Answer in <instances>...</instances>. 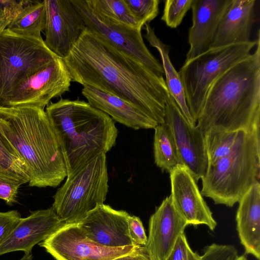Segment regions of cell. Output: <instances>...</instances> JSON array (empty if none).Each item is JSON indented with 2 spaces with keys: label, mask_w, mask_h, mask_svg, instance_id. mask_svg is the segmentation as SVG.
I'll return each instance as SVG.
<instances>
[{
  "label": "cell",
  "mask_w": 260,
  "mask_h": 260,
  "mask_svg": "<svg viewBox=\"0 0 260 260\" xmlns=\"http://www.w3.org/2000/svg\"><path fill=\"white\" fill-rule=\"evenodd\" d=\"M63 59L72 81L120 98L165 123L170 93L162 75L86 28Z\"/></svg>",
  "instance_id": "1"
},
{
  "label": "cell",
  "mask_w": 260,
  "mask_h": 260,
  "mask_svg": "<svg viewBox=\"0 0 260 260\" xmlns=\"http://www.w3.org/2000/svg\"><path fill=\"white\" fill-rule=\"evenodd\" d=\"M196 125L210 129L249 130L260 126V38L253 53L212 84Z\"/></svg>",
  "instance_id": "2"
},
{
  "label": "cell",
  "mask_w": 260,
  "mask_h": 260,
  "mask_svg": "<svg viewBox=\"0 0 260 260\" xmlns=\"http://www.w3.org/2000/svg\"><path fill=\"white\" fill-rule=\"evenodd\" d=\"M0 135L25 165L29 186L56 187L67 176L60 148L44 109L0 107Z\"/></svg>",
  "instance_id": "3"
},
{
  "label": "cell",
  "mask_w": 260,
  "mask_h": 260,
  "mask_svg": "<svg viewBox=\"0 0 260 260\" xmlns=\"http://www.w3.org/2000/svg\"><path fill=\"white\" fill-rule=\"evenodd\" d=\"M57 138L67 176L116 144L118 129L110 116L79 100L60 99L45 111Z\"/></svg>",
  "instance_id": "4"
},
{
  "label": "cell",
  "mask_w": 260,
  "mask_h": 260,
  "mask_svg": "<svg viewBox=\"0 0 260 260\" xmlns=\"http://www.w3.org/2000/svg\"><path fill=\"white\" fill-rule=\"evenodd\" d=\"M259 128L239 130L231 152L208 165L201 178L202 196L211 199L215 204L232 207L259 182Z\"/></svg>",
  "instance_id": "5"
},
{
  "label": "cell",
  "mask_w": 260,
  "mask_h": 260,
  "mask_svg": "<svg viewBox=\"0 0 260 260\" xmlns=\"http://www.w3.org/2000/svg\"><path fill=\"white\" fill-rule=\"evenodd\" d=\"M106 153L82 166L67 179L53 196L52 208L64 224L78 223L104 204L108 192Z\"/></svg>",
  "instance_id": "6"
},
{
  "label": "cell",
  "mask_w": 260,
  "mask_h": 260,
  "mask_svg": "<svg viewBox=\"0 0 260 260\" xmlns=\"http://www.w3.org/2000/svg\"><path fill=\"white\" fill-rule=\"evenodd\" d=\"M260 38L247 43L210 48L185 61L178 72L186 104L197 123L207 93L213 82L237 62L248 56Z\"/></svg>",
  "instance_id": "7"
},
{
  "label": "cell",
  "mask_w": 260,
  "mask_h": 260,
  "mask_svg": "<svg viewBox=\"0 0 260 260\" xmlns=\"http://www.w3.org/2000/svg\"><path fill=\"white\" fill-rule=\"evenodd\" d=\"M56 57L43 39L18 35L7 28L1 32L0 102L20 82Z\"/></svg>",
  "instance_id": "8"
},
{
  "label": "cell",
  "mask_w": 260,
  "mask_h": 260,
  "mask_svg": "<svg viewBox=\"0 0 260 260\" xmlns=\"http://www.w3.org/2000/svg\"><path fill=\"white\" fill-rule=\"evenodd\" d=\"M70 1L88 30L156 73L164 74L162 64L145 45L141 29L129 27L101 15L92 9L86 0Z\"/></svg>",
  "instance_id": "9"
},
{
  "label": "cell",
  "mask_w": 260,
  "mask_h": 260,
  "mask_svg": "<svg viewBox=\"0 0 260 260\" xmlns=\"http://www.w3.org/2000/svg\"><path fill=\"white\" fill-rule=\"evenodd\" d=\"M71 81L63 59L57 56L17 84L0 102V107L44 109L52 99L69 91Z\"/></svg>",
  "instance_id": "10"
},
{
  "label": "cell",
  "mask_w": 260,
  "mask_h": 260,
  "mask_svg": "<svg viewBox=\"0 0 260 260\" xmlns=\"http://www.w3.org/2000/svg\"><path fill=\"white\" fill-rule=\"evenodd\" d=\"M56 260H111L136 246L110 248L89 240L77 223L64 224L39 243Z\"/></svg>",
  "instance_id": "11"
},
{
  "label": "cell",
  "mask_w": 260,
  "mask_h": 260,
  "mask_svg": "<svg viewBox=\"0 0 260 260\" xmlns=\"http://www.w3.org/2000/svg\"><path fill=\"white\" fill-rule=\"evenodd\" d=\"M164 120L171 129L181 165L188 169L197 183L208 166L204 133L197 125H191L186 121L170 94L165 104Z\"/></svg>",
  "instance_id": "12"
},
{
  "label": "cell",
  "mask_w": 260,
  "mask_h": 260,
  "mask_svg": "<svg viewBox=\"0 0 260 260\" xmlns=\"http://www.w3.org/2000/svg\"><path fill=\"white\" fill-rule=\"evenodd\" d=\"M47 47L63 59L86 27L70 0H44Z\"/></svg>",
  "instance_id": "13"
},
{
  "label": "cell",
  "mask_w": 260,
  "mask_h": 260,
  "mask_svg": "<svg viewBox=\"0 0 260 260\" xmlns=\"http://www.w3.org/2000/svg\"><path fill=\"white\" fill-rule=\"evenodd\" d=\"M170 178L173 204L187 225H205L214 231L217 222L188 169L178 165Z\"/></svg>",
  "instance_id": "14"
},
{
  "label": "cell",
  "mask_w": 260,
  "mask_h": 260,
  "mask_svg": "<svg viewBox=\"0 0 260 260\" xmlns=\"http://www.w3.org/2000/svg\"><path fill=\"white\" fill-rule=\"evenodd\" d=\"M125 211L117 210L104 204L89 212L78 225L90 240L110 248L134 245L129 235Z\"/></svg>",
  "instance_id": "15"
},
{
  "label": "cell",
  "mask_w": 260,
  "mask_h": 260,
  "mask_svg": "<svg viewBox=\"0 0 260 260\" xmlns=\"http://www.w3.org/2000/svg\"><path fill=\"white\" fill-rule=\"evenodd\" d=\"M187 224L175 208L171 196L157 207L149 221L145 246L151 260H166Z\"/></svg>",
  "instance_id": "16"
},
{
  "label": "cell",
  "mask_w": 260,
  "mask_h": 260,
  "mask_svg": "<svg viewBox=\"0 0 260 260\" xmlns=\"http://www.w3.org/2000/svg\"><path fill=\"white\" fill-rule=\"evenodd\" d=\"M232 0H192V25L188 34L189 48L185 61L209 50L219 23Z\"/></svg>",
  "instance_id": "17"
},
{
  "label": "cell",
  "mask_w": 260,
  "mask_h": 260,
  "mask_svg": "<svg viewBox=\"0 0 260 260\" xmlns=\"http://www.w3.org/2000/svg\"><path fill=\"white\" fill-rule=\"evenodd\" d=\"M64 224L52 207L31 212L21 220L8 238L0 245V255L15 251L31 252L39 244Z\"/></svg>",
  "instance_id": "18"
},
{
  "label": "cell",
  "mask_w": 260,
  "mask_h": 260,
  "mask_svg": "<svg viewBox=\"0 0 260 260\" xmlns=\"http://www.w3.org/2000/svg\"><path fill=\"white\" fill-rule=\"evenodd\" d=\"M82 94L91 106L128 127L154 128L158 124L138 107L116 96L89 86H83Z\"/></svg>",
  "instance_id": "19"
},
{
  "label": "cell",
  "mask_w": 260,
  "mask_h": 260,
  "mask_svg": "<svg viewBox=\"0 0 260 260\" xmlns=\"http://www.w3.org/2000/svg\"><path fill=\"white\" fill-rule=\"evenodd\" d=\"M255 0H232L224 14L210 48L247 43L255 21Z\"/></svg>",
  "instance_id": "20"
},
{
  "label": "cell",
  "mask_w": 260,
  "mask_h": 260,
  "mask_svg": "<svg viewBox=\"0 0 260 260\" xmlns=\"http://www.w3.org/2000/svg\"><path fill=\"white\" fill-rule=\"evenodd\" d=\"M237 231L246 254L260 259V183H254L239 201Z\"/></svg>",
  "instance_id": "21"
},
{
  "label": "cell",
  "mask_w": 260,
  "mask_h": 260,
  "mask_svg": "<svg viewBox=\"0 0 260 260\" xmlns=\"http://www.w3.org/2000/svg\"><path fill=\"white\" fill-rule=\"evenodd\" d=\"M144 27L146 31L144 38L150 46L157 49L160 56L164 74L166 75L165 81L170 94L175 100L186 121L191 125H196V122L192 118L187 107L179 73L174 67L169 57L170 46L161 41L149 23H145Z\"/></svg>",
  "instance_id": "22"
},
{
  "label": "cell",
  "mask_w": 260,
  "mask_h": 260,
  "mask_svg": "<svg viewBox=\"0 0 260 260\" xmlns=\"http://www.w3.org/2000/svg\"><path fill=\"white\" fill-rule=\"evenodd\" d=\"M45 22L44 1H31L6 28L18 35L43 40L41 33L44 30Z\"/></svg>",
  "instance_id": "23"
},
{
  "label": "cell",
  "mask_w": 260,
  "mask_h": 260,
  "mask_svg": "<svg viewBox=\"0 0 260 260\" xmlns=\"http://www.w3.org/2000/svg\"><path fill=\"white\" fill-rule=\"evenodd\" d=\"M153 152L154 162L162 171L170 173L181 165L176 143L169 126L158 124L154 128Z\"/></svg>",
  "instance_id": "24"
},
{
  "label": "cell",
  "mask_w": 260,
  "mask_h": 260,
  "mask_svg": "<svg viewBox=\"0 0 260 260\" xmlns=\"http://www.w3.org/2000/svg\"><path fill=\"white\" fill-rule=\"evenodd\" d=\"M96 12L121 24L142 29L143 26L134 16L124 0H86Z\"/></svg>",
  "instance_id": "25"
},
{
  "label": "cell",
  "mask_w": 260,
  "mask_h": 260,
  "mask_svg": "<svg viewBox=\"0 0 260 260\" xmlns=\"http://www.w3.org/2000/svg\"><path fill=\"white\" fill-rule=\"evenodd\" d=\"M239 131L210 129L204 134L208 165L215 162L231 152L236 143Z\"/></svg>",
  "instance_id": "26"
},
{
  "label": "cell",
  "mask_w": 260,
  "mask_h": 260,
  "mask_svg": "<svg viewBox=\"0 0 260 260\" xmlns=\"http://www.w3.org/2000/svg\"><path fill=\"white\" fill-rule=\"evenodd\" d=\"M0 177L28 183L26 168L15 151L0 135Z\"/></svg>",
  "instance_id": "27"
},
{
  "label": "cell",
  "mask_w": 260,
  "mask_h": 260,
  "mask_svg": "<svg viewBox=\"0 0 260 260\" xmlns=\"http://www.w3.org/2000/svg\"><path fill=\"white\" fill-rule=\"evenodd\" d=\"M192 2V0L165 1L161 20L171 28L177 27L191 8Z\"/></svg>",
  "instance_id": "28"
},
{
  "label": "cell",
  "mask_w": 260,
  "mask_h": 260,
  "mask_svg": "<svg viewBox=\"0 0 260 260\" xmlns=\"http://www.w3.org/2000/svg\"><path fill=\"white\" fill-rule=\"evenodd\" d=\"M129 10L143 27L159 13V0H124Z\"/></svg>",
  "instance_id": "29"
},
{
  "label": "cell",
  "mask_w": 260,
  "mask_h": 260,
  "mask_svg": "<svg viewBox=\"0 0 260 260\" xmlns=\"http://www.w3.org/2000/svg\"><path fill=\"white\" fill-rule=\"evenodd\" d=\"M238 256L236 248L232 245L212 244L206 247L202 260H235Z\"/></svg>",
  "instance_id": "30"
},
{
  "label": "cell",
  "mask_w": 260,
  "mask_h": 260,
  "mask_svg": "<svg viewBox=\"0 0 260 260\" xmlns=\"http://www.w3.org/2000/svg\"><path fill=\"white\" fill-rule=\"evenodd\" d=\"M166 260H202V255L194 252L189 246L184 233L177 239Z\"/></svg>",
  "instance_id": "31"
},
{
  "label": "cell",
  "mask_w": 260,
  "mask_h": 260,
  "mask_svg": "<svg viewBox=\"0 0 260 260\" xmlns=\"http://www.w3.org/2000/svg\"><path fill=\"white\" fill-rule=\"evenodd\" d=\"M17 210L0 212V245L8 238L21 219Z\"/></svg>",
  "instance_id": "32"
},
{
  "label": "cell",
  "mask_w": 260,
  "mask_h": 260,
  "mask_svg": "<svg viewBox=\"0 0 260 260\" xmlns=\"http://www.w3.org/2000/svg\"><path fill=\"white\" fill-rule=\"evenodd\" d=\"M128 228L129 237L134 245L145 247L147 237L140 218L130 215L128 218Z\"/></svg>",
  "instance_id": "33"
},
{
  "label": "cell",
  "mask_w": 260,
  "mask_h": 260,
  "mask_svg": "<svg viewBox=\"0 0 260 260\" xmlns=\"http://www.w3.org/2000/svg\"><path fill=\"white\" fill-rule=\"evenodd\" d=\"M22 184L18 181L0 177V199L9 205L17 201L18 190Z\"/></svg>",
  "instance_id": "34"
},
{
  "label": "cell",
  "mask_w": 260,
  "mask_h": 260,
  "mask_svg": "<svg viewBox=\"0 0 260 260\" xmlns=\"http://www.w3.org/2000/svg\"><path fill=\"white\" fill-rule=\"evenodd\" d=\"M31 1L0 0V12L8 25L20 13ZM8 26V25H7Z\"/></svg>",
  "instance_id": "35"
},
{
  "label": "cell",
  "mask_w": 260,
  "mask_h": 260,
  "mask_svg": "<svg viewBox=\"0 0 260 260\" xmlns=\"http://www.w3.org/2000/svg\"><path fill=\"white\" fill-rule=\"evenodd\" d=\"M111 260H151L145 247L137 246L128 253Z\"/></svg>",
  "instance_id": "36"
},
{
  "label": "cell",
  "mask_w": 260,
  "mask_h": 260,
  "mask_svg": "<svg viewBox=\"0 0 260 260\" xmlns=\"http://www.w3.org/2000/svg\"><path fill=\"white\" fill-rule=\"evenodd\" d=\"M8 24L3 15L0 12V32L6 29Z\"/></svg>",
  "instance_id": "37"
},
{
  "label": "cell",
  "mask_w": 260,
  "mask_h": 260,
  "mask_svg": "<svg viewBox=\"0 0 260 260\" xmlns=\"http://www.w3.org/2000/svg\"><path fill=\"white\" fill-rule=\"evenodd\" d=\"M19 260H33V256L31 252L28 253H24V255Z\"/></svg>",
  "instance_id": "38"
},
{
  "label": "cell",
  "mask_w": 260,
  "mask_h": 260,
  "mask_svg": "<svg viewBox=\"0 0 260 260\" xmlns=\"http://www.w3.org/2000/svg\"><path fill=\"white\" fill-rule=\"evenodd\" d=\"M235 260H248L247 258L245 255H241L238 256V257Z\"/></svg>",
  "instance_id": "39"
}]
</instances>
